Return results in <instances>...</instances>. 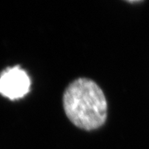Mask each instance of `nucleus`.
Masks as SVG:
<instances>
[{"mask_svg":"<svg viewBox=\"0 0 149 149\" xmlns=\"http://www.w3.org/2000/svg\"><path fill=\"white\" fill-rule=\"evenodd\" d=\"M63 107L69 121L82 130H97L107 121V98L101 88L91 79L72 81L63 93Z\"/></svg>","mask_w":149,"mask_h":149,"instance_id":"obj_1","label":"nucleus"},{"mask_svg":"<svg viewBox=\"0 0 149 149\" xmlns=\"http://www.w3.org/2000/svg\"><path fill=\"white\" fill-rule=\"evenodd\" d=\"M31 79L19 65L5 69L0 74V94L15 100L23 97L29 92Z\"/></svg>","mask_w":149,"mask_h":149,"instance_id":"obj_2","label":"nucleus"}]
</instances>
